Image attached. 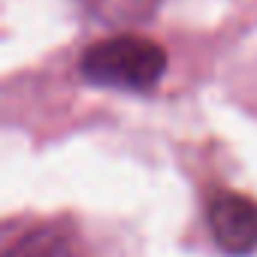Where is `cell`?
<instances>
[{"mask_svg":"<svg viewBox=\"0 0 257 257\" xmlns=\"http://www.w3.org/2000/svg\"><path fill=\"white\" fill-rule=\"evenodd\" d=\"M4 257H76V251H73L70 236L61 227L43 224V227H34L25 236H19L4 251Z\"/></svg>","mask_w":257,"mask_h":257,"instance_id":"3957f363","label":"cell"},{"mask_svg":"<svg viewBox=\"0 0 257 257\" xmlns=\"http://www.w3.org/2000/svg\"><path fill=\"white\" fill-rule=\"evenodd\" d=\"M209 233L227 257H251L257 251V200L221 191L206 209Z\"/></svg>","mask_w":257,"mask_h":257,"instance_id":"7a4b0ae2","label":"cell"},{"mask_svg":"<svg viewBox=\"0 0 257 257\" xmlns=\"http://www.w3.org/2000/svg\"><path fill=\"white\" fill-rule=\"evenodd\" d=\"M167 64H170L167 52L155 40L118 34V37L88 46L79 61V73L85 76V82H91L97 88L149 94L164 79Z\"/></svg>","mask_w":257,"mask_h":257,"instance_id":"6da1fadb","label":"cell"},{"mask_svg":"<svg viewBox=\"0 0 257 257\" xmlns=\"http://www.w3.org/2000/svg\"><path fill=\"white\" fill-rule=\"evenodd\" d=\"M85 7L94 10V16L100 13L103 19H137L140 13L134 10H143L146 0H82Z\"/></svg>","mask_w":257,"mask_h":257,"instance_id":"277c9868","label":"cell"}]
</instances>
